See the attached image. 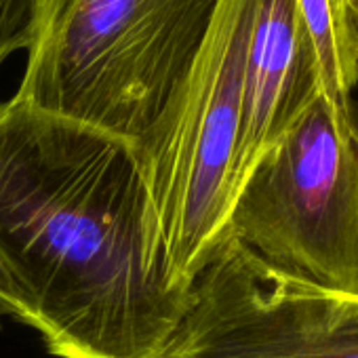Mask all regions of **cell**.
I'll return each mask as SVG.
<instances>
[{
	"label": "cell",
	"instance_id": "obj_1",
	"mask_svg": "<svg viewBox=\"0 0 358 358\" xmlns=\"http://www.w3.org/2000/svg\"><path fill=\"white\" fill-rule=\"evenodd\" d=\"M0 255L57 358H160L190 301L137 154L13 97L0 103Z\"/></svg>",
	"mask_w": 358,
	"mask_h": 358
},
{
	"label": "cell",
	"instance_id": "obj_2",
	"mask_svg": "<svg viewBox=\"0 0 358 358\" xmlns=\"http://www.w3.org/2000/svg\"><path fill=\"white\" fill-rule=\"evenodd\" d=\"M220 0H38L13 99L127 143L143 173L166 150Z\"/></svg>",
	"mask_w": 358,
	"mask_h": 358
},
{
	"label": "cell",
	"instance_id": "obj_3",
	"mask_svg": "<svg viewBox=\"0 0 358 358\" xmlns=\"http://www.w3.org/2000/svg\"><path fill=\"white\" fill-rule=\"evenodd\" d=\"M226 232L285 274L358 295V120L320 95L247 173Z\"/></svg>",
	"mask_w": 358,
	"mask_h": 358
},
{
	"label": "cell",
	"instance_id": "obj_4",
	"mask_svg": "<svg viewBox=\"0 0 358 358\" xmlns=\"http://www.w3.org/2000/svg\"><path fill=\"white\" fill-rule=\"evenodd\" d=\"M257 0H220L164 154L148 173L171 274L192 287L228 228L245 62Z\"/></svg>",
	"mask_w": 358,
	"mask_h": 358
},
{
	"label": "cell",
	"instance_id": "obj_5",
	"mask_svg": "<svg viewBox=\"0 0 358 358\" xmlns=\"http://www.w3.org/2000/svg\"><path fill=\"white\" fill-rule=\"evenodd\" d=\"M160 358H358V295L285 274L224 232Z\"/></svg>",
	"mask_w": 358,
	"mask_h": 358
},
{
	"label": "cell",
	"instance_id": "obj_6",
	"mask_svg": "<svg viewBox=\"0 0 358 358\" xmlns=\"http://www.w3.org/2000/svg\"><path fill=\"white\" fill-rule=\"evenodd\" d=\"M320 95L297 0H257L245 62L234 196L253 164Z\"/></svg>",
	"mask_w": 358,
	"mask_h": 358
},
{
	"label": "cell",
	"instance_id": "obj_7",
	"mask_svg": "<svg viewBox=\"0 0 358 358\" xmlns=\"http://www.w3.org/2000/svg\"><path fill=\"white\" fill-rule=\"evenodd\" d=\"M297 7L314 51L322 99L339 118L354 120L358 51L343 0H297Z\"/></svg>",
	"mask_w": 358,
	"mask_h": 358
},
{
	"label": "cell",
	"instance_id": "obj_8",
	"mask_svg": "<svg viewBox=\"0 0 358 358\" xmlns=\"http://www.w3.org/2000/svg\"><path fill=\"white\" fill-rule=\"evenodd\" d=\"M38 0H0V68L32 38Z\"/></svg>",
	"mask_w": 358,
	"mask_h": 358
},
{
	"label": "cell",
	"instance_id": "obj_9",
	"mask_svg": "<svg viewBox=\"0 0 358 358\" xmlns=\"http://www.w3.org/2000/svg\"><path fill=\"white\" fill-rule=\"evenodd\" d=\"M5 316H13L28 327L32 322L28 301H26L11 268L7 266L3 255H0V320H3Z\"/></svg>",
	"mask_w": 358,
	"mask_h": 358
},
{
	"label": "cell",
	"instance_id": "obj_10",
	"mask_svg": "<svg viewBox=\"0 0 358 358\" xmlns=\"http://www.w3.org/2000/svg\"><path fill=\"white\" fill-rule=\"evenodd\" d=\"M343 7H345L350 26H352L354 38H356V51H358V0H343Z\"/></svg>",
	"mask_w": 358,
	"mask_h": 358
},
{
	"label": "cell",
	"instance_id": "obj_11",
	"mask_svg": "<svg viewBox=\"0 0 358 358\" xmlns=\"http://www.w3.org/2000/svg\"><path fill=\"white\" fill-rule=\"evenodd\" d=\"M356 120H358V106H356Z\"/></svg>",
	"mask_w": 358,
	"mask_h": 358
}]
</instances>
